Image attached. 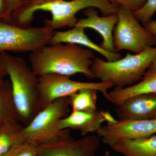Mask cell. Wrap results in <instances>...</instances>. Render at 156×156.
Returning a JSON list of instances; mask_svg holds the SVG:
<instances>
[{
    "label": "cell",
    "instance_id": "cell-1",
    "mask_svg": "<svg viewBox=\"0 0 156 156\" xmlns=\"http://www.w3.org/2000/svg\"><path fill=\"white\" fill-rule=\"evenodd\" d=\"M89 8L98 9L102 16L116 14L118 9V6L108 0H25L5 22L20 27H30L35 13L42 11L52 15L51 19L44 20L45 26L53 30L73 27L77 22L78 12Z\"/></svg>",
    "mask_w": 156,
    "mask_h": 156
},
{
    "label": "cell",
    "instance_id": "cell-2",
    "mask_svg": "<svg viewBox=\"0 0 156 156\" xmlns=\"http://www.w3.org/2000/svg\"><path fill=\"white\" fill-rule=\"evenodd\" d=\"M95 58L92 50L71 43L47 45L29 56L30 67L38 76L81 73L89 79L95 78L91 69Z\"/></svg>",
    "mask_w": 156,
    "mask_h": 156
},
{
    "label": "cell",
    "instance_id": "cell-3",
    "mask_svg": "<svg viewBox=\"0 0 156 156\" xmlns=\"http://www.w3.org/2000/svg\"><path fill=\"white\" fill-rule=\"evenodd\" d=\"M0 54L10 78L17 121L25 127L44 108L38 76L23 58L6 52Z\"/></svg>",
    "mask_w": 156,
    "mask_h": 156
},
{
    "label": "cell",
    "instance_id": "cell-4",
    "mask_svg": "<svg viewBox=\"0 0 156 156\" xmlns=\"http://www.w3.org/2000/svg\"><path fill=\"white\" fill-rule=\"evenodd\" d=\"M156 58V47H150L136 54L128 53L116 61L95 58L91 69L95 78L108 82L113 87L126 88L142 79Z\"/></svg>",
    "mask_w": 156,
    "mask_h": 156
},
{
    "label": "cell",
    "instance_id": "cell-5",
    "mask_svg": "<svg viewBox=\"0 0 156 156\" xmlns=\"http://www.w3.org/2000/svg\"><path fill=\"white\" fill-rule=\"evenodd\" d=\"M69 96L58 98L45 107L27 126L23 127V138L37 146L51 142L70 134V129L57 128L59 120L69 111Z\"/></svg>",
    "mask_w": 156,
    "mask_h": 156
},
{
    "label": "cell",
    "instance_id": "cell-6",
    "mask_svg": "<svg viewBox=\"0 0 156 156\" xmlns=\"http://www.w3.org/2000/svg\"><path fill=\"white\" fill-rule=\"evenodd\" d=\"M54 32L45 26L21 27L0 20V54L6 51L35 52L50 44Z\"/></svg>",
    "mask_w": 156,
    "mask_h": 156
},
{
    "label": "cell",
    "instance_id": "cell-7",
    "mask_svg": "<svg viewBox=\"0 0 156 156\" xmlns=\"http://www.w3.org/2000/svg\"><path fill=\"white\" fill-rule=\"evenodd\" d=\"M117 14L118 21L113 34L115 52L127 50L136 54L155 46V40L140 24L132 11L119 6Z\"/></svg>",
    "mask_w": 156,
    "mask_h": 156
},
{
    "label": "cell",
    "instance_id": "cell-8",
    "mask_svg": "<svg viewBox=\"0 0 156 156\" xmlns=\"http://www.w3.org/2000/svg\"><path fill=\"white\" fill-rule=\"evenodd\" d=\"M41 101L44 108L55 100L69 96L84 89H95L100 91L105 98L108 90L113 87L108 82L87 83L73 80L69 76L49 73L38 76Z\"/></svg>",
    "mask_w": 156,
    "mask_h": 156
},
{
    "label": "cell",
    "instance_id": "cell-9",
    "mask_svg": "<svg viewBox=\"0 0 156 156\" xmlns=\"http://www.w3.org/2000/svg\"><path fill=\"white\" fill-rule=\"evenodd\" d=\"M96 133L109 146L119 140L147 138L156 134V119L119 120L115 124L101 126Z\"/></svg>",
    "mask_w": 156,
    "mask_h": 156
},
{
    "label": "cell",
    "instance_id": "cell-10",
    "mask_svg": "<svg viewBox=\"0 0 156 156\" xmlns=\"http://www.w3.org/2000/svg\"><path fill=\"white\" fill-rule=\"evenodd\" d=\"M100 140L95 135L75 139L70 134L37 146L38 156H96Z\"/></svg>",
    "mask_w": 156,
    "mask_h": 156
},
{
    "label": "cell",
    "instance_id": "cell-11",
    "mask_svg": "<svg viewBox=\"0 0 156 156\" xmlns=\"http://www.w3.org/2000/svg\"><path fill=\"white\" fill-rule=\"evenodd\" d=\"M105 122L112 125L116 123L118 120L108 112L98 110L93 112L72 111L68 116L59 120L56 126L60 130H79L82 136H85L89 133L97 132Z\"/></svg>",
    "mask_w": 156,
    "mask_h": 156
},
{
    "label": "cell",
    "instance_id": "cell-12",
    "mask_svg": "<svg viewBox=\"0 0 156 156\" xmlns=\"http://www.w3.org/2000/svg\"><path fill=\"white\" fill-rule=\"evenodd\" d=\"M119 120L156 119V93H144L129 98L116 105Z\"/></svg>",
    "mask_w": 156,
    "mask_h": 156
},
{
    "label": "cell",
    "instance_id": "cell-13",
    "mask_svg": "<svg viewBox=\"0 0 156 156\" xmlns=\"http://www.w3.org/2000/svg\"><path fill=\"white\" fill-rule=\"evenodd\" d=\"M83 13L86 16V18L78 19L75 26L80 27L85 29L91 28L96 31L103 39L100 47L109 52H115L113 34L118 21L117 14L100 17L94 8L85 9Z\"/></svg>",
    "mask_w": 156,
    "mask_h": 156
},
{
    "label": "cell",
    "instance_id": "cell-14",
    "mask_svg": "<svg viewBox=\"0 0 156 156\" xmlns=\"http://www.w3.org/2000/svg\"><path fill=\"white\" fill-rule=\"evenodd\" d=\"M58 43H71L84 46L100 53L109 62L122 58L120 53L106 51L92 42L85 34V28L75 26L69 30L54 32L50 44Z\"/></svg>",
    "mask_w": 156,
    "mask_h": 156
},
{
    "label": "cell",
    "instance_id": "cell-15",
    "mask_svg": "<svg viewBox=\"0 0 156 156\" xmlns=\"http://www.w3.org/2000/svg\"><path fill=\"white\" fill-rule=\"evenodd\" d=\"M151 93H156V72L147 71L138 83L126 88L115 87L105 98L117 105L132 96Z\"/></svg>",
    "mask_w": 156,
    "mask_h": 156
},
{
    "label": "cell",
    "instance_id": "cell-16",
    "mask_svg": "<svg viewBox=\"0 0 156 156\" xmlns=\"http://www.w3.org/2000/svg\"><path fill=\"white\" fill-rule=\"evenodd\" d=\"M123 156H156V135L136 140H119L110 146Z\"/></svg>",
    "mask_w": 156,
    "mask_h": 156
},
{
    "label": "cell",
    "instance_id": "cell-17",
    "mask_svg": "<svg viewBox=\"0 0 156 156\" xmlns=\"http://www.w3.org/2000/svg\"><path fill=\"white\" fill-rule=\"evenodd\" d=\"M17 121V112L14 104L11 82L4 80L0 87V123ZM18 122V121H17Z\"/></svg>",
    "mask_w": 156,
    "mask_h": 156
},
{
    "label": "cell",
    "instance_id": "cell-18",
    "mask_svg": "<svg viewBox=\"0 0 156 156\" xmlns=\"http://www.w3.org/2000/svg\"><path fill=\"white\" fill-rule=\"evenodd\" d=\"M24 126L19 122L5 123L0 126V156H3L23 139L21 131Z\"/></svg>",
    "mask_w": 156,
    "mask_h": 156
},
{
    "label": "cell",
    "instance_id": "cell-19",
    "mask_svg": "<svg viewBox=\"0 0 156 156\" xmlns=\"http://www.w3.org/2000/svg\"><path fill=\"white\" fill-rule=\"evenodd\" d=\"M95 89H84L69 96L72 111L93 112L97 110V92Z\"/></svg>",
    "mask_w": 156,
    "mask_h": 156
},
{
    "label": "cell",
    "instance_id": "cell-20",
    "mask_svg": "<svg viewBox=\"0 0 156 156\" xmlns=\"http://www.w3.org/2000/svg\"><path fill=\"white\" fill-rule=\"evenodd\" d=\"M3 156H38L37 146L23 138Z\"/></svg>",
    "mask_w": 156,
    "mask_h": 156
},
{
    "label": "cell",
    "instance_id": "cell-21",
    "mask_svg": "<svg viewBox=\"0 0 156 156\" xmlns=\"http://www.w3.org/2000/svg\"><path fill=\"white\" fill-rule=\"evenodd\" d=\"M156 12V0H147L144 6L133 12L134 16L143 25H145Z\"/></svg>",
    "mask_w": 156,
    "mask_h": 156
},
{
    "label": "cell",
    "instance_id": "cell-22",
    "mask_svg": "<svg viewBox=\"0 0 156 156\" xmlns=\"http://www.w3.org/2000/svg\"><path fill=\"white\" fill-rule=\"evenodd\" d=\"M115 5L122 6L132 12L138 11L145 5L147 0H108Z\"/></svg>",
    "mask_w": 156,
    "mask_h": 156
},
{
    "label": "cell",
    "instance_id": "cell-23",
    "mask_svg": "<svg viewBox=\"0 0 156 156\" xmlns=\"http://www.w3.org/2000/svg\"><path fill=\"white\" fill-rule=\"evenodd\" d=\"M25 0H5L6 12L9 16V18L12 12L25 2Z\"/></svg>",
    "mask_w": 156,
    "mask_h": 156
},
{
    "label": "cell",
    "instance_id": "cell-24",
    "mask_svg": "<svg viewBox=\"0 0 156 156\" xmlns=\"http://www.w3.org/2000/svg\"><path fill=\"white\" fill-rule=\"evenodd\" d=\"M144 26L149 32L156 41V20L151 19Z\"/></svg>",
    "mask_w": 156,
    "mask_h": 156
},
{
    "label": "cell",
    "instance_id": "cell-25",
    "mask_svg": "<svg viewBox=\"0 0 156 156\" xmlns=\"http://www.w3.org/2000/svg\"><path fill=\"white\" fill-rule=\"evenodd\" d=\"M9 16L6 12V7L5 0H0V18L3 21H6L9 19Z\"/></svg>",
    "mask_w": 156,
    "mask_h": 156
},
{
    "label": "cell",
    "instance_id": "cell-26",
    "mask_svg": "<svg viewBox=\"0 0 156 156\" xmlns=\"http://www.w3.org/2000/svg\"><path fill=\"white\" fill-rule=\"evenodd\" d=\"M7 76H8V73L3 64L1 54H0V79H4V78Z\"/></svg>",
    "mask_w": 156,
    "mask_h": 156
},
{
    "label": "cell",
    "instance_id": "cell-27",
    "mask_svg": "<svg viewBox=\"0 0 156 156\" xmlns=\"http://www.w3.org/2000/svg\"><path fill=\"white\" fill-rule=\"evenodd\" d=\"M147 71L150 72H156V58L151 65Z\"/></svg>",
    "mask_w": 156,
    "mask_h": 156
},
{
    "label": "cell",
    "instance_id": "cell-28",
    "mask_svg": "<svg viewBox=\"0 0 156 156\" xmlns=\"http://www.w3.org/2000/svg\"><path fill=\"white\" fill-rule=\"evenodd\" d=\"M102 156H112V155L110 154L109 152L108 151H105V152Z\"/></svg>",
    "mask_w": 156,
    "mask_h": 156
},
{
    "label": "cell",
    "instance_id": "cell-29",
    "mask_svg": "<svg viewBox=\"0 0 156 156\" xmlns=\"http://www.w3.org/2000/svg\"><path fill=\"white\" fill-rule=\"evenodd\" d=\"M4 79H0V87L2 85L3 83H4Z\"/></svg>",
    "mask_w": 156,
    "mask_h": 156
},
{
    "label": "cell",
    "instance_id": "cell-30",
    "mask_svg": "<svg viewBox=\"0 0 156 156\" xmlns=\"http://www.w3.org/2000/svg\"><path fill=\"white\" fill-rule=\"evenodd\" d=\"M0 20H3L2 19V18H0Z\"/></svg>",
    "mask_w": 156,
    "mask_h": 156
},
{
    "label": "cell",
    "instance_id": "cell-31",
    "mask_svg": "<svg viewBox=\"0 0 156 156\" xmlns=\"http://www.w3.org/2000/svg\"><path fill=\"white\" fill-rule=\"evenodd\" d=\"M2 124H1V123H0V126H1V125H2Z\"/></svg>",
    "mask_w": 156,
    "mask_h": 156
}]
</instances>
